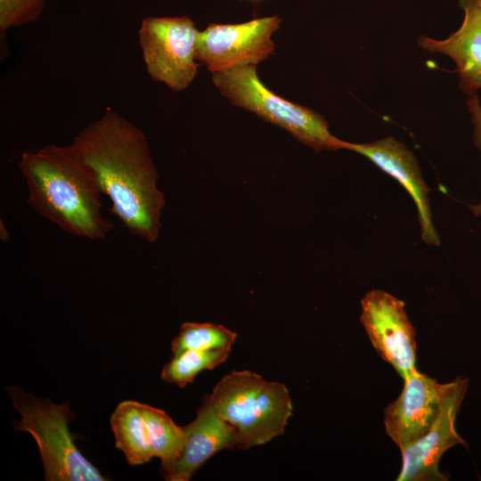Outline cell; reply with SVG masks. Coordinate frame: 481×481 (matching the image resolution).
Wrapping results in <instances>:
<instances>
[{
	"instance_id": "4",
	"label": "cell",
	"mask_w": 481,
	"mask_h": 481,
	"mask_svg": "<svg viewBox=\"0 0 481 481\" xmlns=\"http://www.w3.org/2000/svg\"><path fill=\"white\" fill-rule=\"evenodd\" d=\"M6 392L21 416L15 428L29 433L38 446L46 481L108 480L77 447L69 428L75 414L68 402L57 404L15 386L6 387Z\"/></svg>"
},
{
	"instance_id": "12",
	"label": "cell",
	"mask_w": 481,
	"mask_h": 481,
	"mask_svg": "<svg viewBox=\"0 0 481 481\" xmlns=\"http://www.w3.org/2000/svg\"><path fill=\"white\" fill-rule=\"evenodd\" d=\"M183 429L186 440L181 455L172 462L160 464V474L167 481H189L217 452L237 447L234 430L205 397L196 418Z\"/></svg>"
},
{
	"instance_id": "6",
	"label": "cell",
	"mask_w": 481,
	"mask_h": 481,
	"mask_svg": "<svg viewBox=\"0 0 481 481\" xmlns=\"http://www.w3.org/2000/svg\"><path fill=\"white\" fill-rule=\"evenodd\" d=\"M199 30L190 17H146L138 29V42L148 74L174 91L194 79L199 64Z\"/></svg>"
},
{
	"instance_id": "8",
	"label": "cell",
	"mask_w": 481,
	"mask_h": 481,
	"mask_svg": "<svg viewBox=\"0 0 481 481\" xmlns=\"http://www.w3.org/2000/svg\"><path fill=\"white\" fill-rule=\"evenodd\" d=\"M360 321L379 355L404 380L416 372L415 330L404 302L379 289L361 300Z\"/></svg>"
},
{
	"instance_id": "15",
	"label": "cell",
	"mask_w": 481,
	"mask_h": 481,
	"mask_svg": "<svg viewBox=\"0 0 481 481\" xmlns=\"http://www.w3.org/2000/svg\"><path fill=\"white\" fill-rule=\"evenodd\" d=\"M147 434L154 457L169 463L181 455L186 434L163 410L142 404Z\"/></svg>"
},
{
	"instance_id": "17",
	"label": "cell",
	"mask_w": 481,
	"mask_h": 481,
	"mask_svg": "<svg viewBox=\"0 0 481 481\" xmlns=\"http://www.w3.org/2000/svg\"><path fill=\"white\" fill-rule=\"evenodd\" d=\"M237 334L222 325L209 322H184L172 340L171 350L177 355L187 350L232 348Z\"/></svg>"
},
{
	"instance_id": "18",
	"label": "cell",
	"mask_w": 481,
	"mask_h": 481,
	"mask_svg": "<svg viewBox=\"0 0 481 481\" xmlns=\"http://www.w3.org/2000/svg\"><path fill=\"white\" fill-rule=\"evenodd\" d=\"M45 0H0V30L21 27L37 21Z\"/></svg>"
},
{
	"instance_id": "11",
	"label": "cell",
	"mask_w": 481,
	"mask_h": 481,
	"mask_svg": "<svg viewBox=\"0 0 481 481\" xmlns=\"http://www.w3.org/2000/svg\"><path fill=\"white\" fill-rule=\"evenodd\" d=\"M344 149L367 158L404 186L417 208L422 240L427 244L438 246L440 241L432 220L429 189L413 153L392 136L365 143L345 141Z\"/></svg>"
},
{
	"instance_id": "3",
	"label": "cell",
	"mask_w": 481,
	"mask_h": 481,
	"mask_svg": "<svg viewBox=\"0 0 481 481\" xmlns=\"http://www.w3.org/2000/svg\"><path fill=\"white\" fill-rule=\"evenodd\" d=\"M204 397L234 430L237 448L244 450L282 435L292 414L286 386L250 371L226 374Z\"/></svg>"
},
{
	"instance_id": "16",
	"label": "cell",
	"mask_w": 481,
	"mask_h": 481,
	"mask_svg": "<svg viewBox=\"0 0 481 481\" xmlns=\"http://www.w3.org/2000/svg\"><path fill=\"white\" fill-rule=\"evenodd\" d=\"M232 348L211 350H187L167 363L160 378L168 384L184 387L192 383L204 370H212L223 363L229 356Z\"/></svg>"
},
{
	"instance_id": "14",
	"label": "cell",
	"mask_w": 481,
	"mask_h": 481,
	"mask_svg": "<svg viewBox=\"0 0 481 481\" xmlns=\"http://www.w3.org/2000/svg\"><path fill=\"white\" fill-rule=\"evenodd\" d=\"M110 423L115 436V446L132 466L142 465L154 457L151 447L142 403L126 400L118 404Z\"/></svg>"
},
{
	"instance_id": "1",
	"label": "cell",
	"mask_w": 481,
	"mask_h": 481,
	"mask_svg": "<svg viewBox=\"0 0 481 481\" xmlns=\"http://www.w3.org/2000/svg\"><path fill=\"white\" fill-rule=\"evenodd\" d=\"M71 145L92 170L102 193L110 200L112 214L131 234L155 242L166 203L143 131L109 110L84 127Z\"/></svg>"
},
{
	"instance_id": "9",
	"label": "cell",
	"mask_w": 481,
	"mask_h": 481,
	"mask_svg": "<svg viewBox=\"0 0 481 481\" xmlns=\"http://www.w3.org/2000/svg\"><path fill=\"white\" fill-rule=\"evenodd\" d=\"M469 387V379L456 377L444 383L441 408L430 428L403 450L397 481H446L439 470L443 454L455 445L467 446L456 430V419Z\"/></svg>"
},
{
	"instance_id": "7",
	"label": "cell",
	"mask_w": 481,
	"mask_h": 481,
	"mask_svg": "<svg viewBox=\"0 0 481 481\" xmlns=\"http://www.w3.org/2000/svg\"><path fill=\"white\" fill-rule=\"evenodd\" d=\"M281 21L273 15L238 24H209L198 33L196 59L212 74L257 65L273 54L271 37Z\"/></svg>"
},
{
	"instance_id": "20",
	"label": "cell",
	"mask_w": 481,
	"mask_h": 481,
	"mask_svg": "<svg viewBox=\"0 0 481 481\" xmlns=\"http://www.w3.org/2000/svg\"><path fill=\"white\" fill-rule=\"evenodd\" d=\"M10 233L8 230L6 229L4 221L0 220V239L2 241H8L10 240Z\"/></svg>"
},
{
	"instance_id": "5",
	"label": "cell",
	"mask_w": 481,
	"mask_h": 481,
	"mask_svg": "<svg viewBox=\"0 0 481 481\" xmlns=\"http://www.w3.org/2000/svg\"><path fill=\"white\" fill-rule=\"evenodd\" d=\"M220 94L235 106L283 128L315 151L344 149L345 141L334 136L318 112L285 100L259 79L256 65H246L212 74Z\"/></svg>"
},
{
	"instance_id": "2",
	"label": "cell",
	"mask_w": 481,
	"mask_h": 481,
	"mask_svg": "<svg viewBox=\"0 0 481 481\" xmlns=\"http://www.w3.org/2000/svg\"><path fill=\"white\" fill-rule=\"evenodd\" d=\"M19 167L29 190L27 202L61 230L102 240L115 227L102 213V193L92 170L71 144L25 151Z\"/></svg>"
},
{
	"instance_id": "10",
	"label": "cell",
	"mask_w": 481,
	"mask_h": 481,
	"mask_svg": "<svg viewBox=\"0 0 481 481\" xmlns=\"http://www.w3.org/2000/svg\"><path fill=\"white\" fill-rule=\"evenodd\" d=\"M399 396L384 410L387 435L401 450L422 436L441 408L444 383L417 371L405 379Z\"/></svg>"
},
{
	"instance_id": "19",
	"label": "cell",
	"mask_w": 481,
	"mask_h": 481,
	"mask_svg": "<svg viewBox=\"0 0 481 481\" xmlns=\"http://www.w3.org/2000/svg\"><path fill=\"white\" fill-rule=\"evenodd\" d=\"M467 105L471 113V119L474 125V143L476 147L481 152V105L477 94L469 95L467 100ZM470 208L476 215H481V203L478 205H472L470 206Z\"/></svg>"
},
{
	"instance_id": "13",
	"label": "cell",
	"mask_w": 481,
	"mask_h": 481,
	"mask_svg": "<svg viewBox=\"0 0 481 481\" xmlns=\"http://www.w3.org/2000/svg\"><path fill=\"white\" fill-rule=\"evenodd\" d=\"M464 12L461 27L445 39L420 36L419 45L449 56L456 65L460 89L475 94L481 89V0H458Z\"/></svg>"
}]
</instances>
